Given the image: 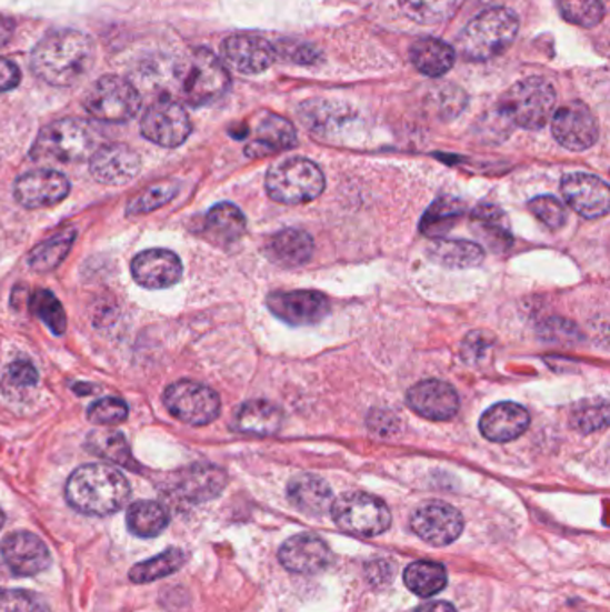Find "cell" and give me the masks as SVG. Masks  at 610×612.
<instances>
[{"label":"cell","mask_w":610,"mask_h":612,"mask_svg":"<svg viewBox=\"0 0 610 612\" xmlns=\"http://www.w3.org/2000/svg\"><path fill=\"white\" fill-rule=\"evenodd\" d=\"M96 63L92 38L74 29H61L43 38L31 52L32 74L52 87L81 83Z\"/></svg>","instance_id":"cell-1"},{"label":"cell","mask_w":610,"mask_h":612,"mask_svg":"<svg viewBox=\"0 0 610 612\" xmlns=\"http://www.w3.org/2000/svg\"><path fill=\"white\" fill-rule=\"evenodd\" d=\"M64 496L70 506L88 515H110L131 496L128 479L108 464L81 465L70 474Z\"/></svg>","instance_id":"cell-2"},{"label":"cell","mask_w":610,"mask_h":612,"mask_svg":"<svg viewBox=\"0 0 610 612\" xmlns=\"http://www.w3.org/2000/svg\"><path fill=\"white\" fill-rule=\"evenodd\" d=\"M176 81L179 96L193 108L207 107L221 99L231 84L224 63L204 47L183 56L176 67Z\"/></svg>","instance_id":"cell-3"},{"label":"cell","mask_w":610,"mask_h":612,"mask_svg":"<svg viewBox=\"0 0 610 612\" xmlns=\"http://www.w3.org/2000/svg\"><path fill=\"white\" fill-rule=\"evenodd\" d=\"M519 20L514 11L492 8L474 17L462 29L459 51L469 61H489L503 54L518 37Z\"/></svg>","instance_id":"cell-4"},{"label":"cell","mask_w":610,"mask_h":612,"mask_svg":"<svg viewBox=\"0 0 610 612\" xmlns=\"http://www.w3.org/2000/svg\"><path fill=\"white\" fill-rule=\"evenodd\" d=\"M96 143V129L87 120L61 119L40 131L29 154L37 161L74 163L93 154Z\"/></svg>","instance_id":"cell-5"},{"label":"cell","mask_w":610,"mask_h":612,"mask_svg":"<svg viewBox=\"0 0 610 612\" xmlns=\"http://www.w3.org/2000/svg\"><path fill=\"white\" fill-rule=\"evenodd\" d=\"M557 92L544 78H527L501 97L500 111L512 124L537 131L550 122L556 113Z\"/></svg>","instance_id":"cell-6"},{"label":"cell","mask_w":610,"mask_h":612,"mask_svg":"<svg viewBox=\"0 0 610 612\" xmlns=\"http://www.w3.org/2000/svg\"><path fill=\"white\" fill-rule=\"evenodd\" d=\"M324 174L307 158H287L278 161L266 175L269 198L281 204L310 203L324 190Z\"/></svg>","instance_id":"cell-7"},{"label":"cell","mask_w":610,"mask_h":612,"mask_svg":"<svg viewBox=\"0 0 610 612\" xmlns=\"http://www.w3.org/2000/svg\"><path fill=\"white\" fill-rule=\"evenodd\" d=\"M83 107L93 119L110 124H122L137 117L142 108V96L128 79L120 76H102L88 88Z\"/></svg>","instance_id":"cell-8"},{"label":"cell","mask_w":610,"mask_h":612,"mask_svg":"<svg viewBox=\"0 0 610 612\" xmlns=\"http://www.w3.org/2000/svg\"><path fill=\"white\" fill-rule=\"evenodd\" d=\"M331 515L339 529L360 538H377L392 523L389 506L368 493H346L331 505Z\"/></svg>","instance_id":"cell-9"},{"label":"cell","mask_w":610,"mask_h":612,"mask_svg":"<svg viewBox=\"0 0 610 612\" xmlns=\"http://www.w3.org/2000/svg\"><path fill=\"white\" fill-rule=\"evenodd\" d=\"M163 403L170 414L190 427H204L221 414V398L213 389L192 380L167 387Z\"/></svg>","instance_id":"cell-10"},{"label":"cell","mask_w":610,"mask_h":612,"mask_svg":"<svg viewBox=\"0 0 610 612\" xmlns=\"http://www.w3.org/2000/svg\"><path fill=\"white\" fill-rule=\"evenodd\" d=\"M142 134L161 148L174 149L187 142L192 133L189 113L174 99H158L143 113Z\"/></svg>","instance_id":"cell-11"},{"label":"cell","mask_w":610,"mask_h":612,"mask_svg":"<svg viewBox=\"0 0 610 612\" xmlns=\"http://www.w3.org/2000/svg\"><path fill=\"white\" fill-rule=\"evenodd\" d=\"M410 529L413 534L433 546H448L462 534L463 518L448 503H422L410 518Z\"/></svg>","instance_id":"cell-12"},{"label":"cell","mask_w":610,"mask_h":612,"mask_svg":"<svg viewBox=\"0 0 610 612\" xmlns=\"http://www.w3.org/2000/svg\"><path fill=\"white\" fill-rule=\"evenodd\" d=\"M266 303L276 318L294 327L317 324L330 313V300L316 290H278L267 295Z\"/></svg>","instance_id":"cell-13"},{"label":"cell","mask_w":610,"mask_h":612,"mask_svg":"<svg viewBox=\"0 0 610 612\" xmlns=\"http://www.w3.org/2000/svg\"><path fill=\"white\" fill-rule=\"evenodd\" d=\"M551 133L569 151H586L598 140V122L583 102H569L551 117Z\"/></svg>","instance_id":"cell-14"},{"label":"cell","mask_w":610,"mask_h":612,"mask_svg":"<svg viewBox=\"0 0 610 612\" xmlns=\"http://www.w3.org/2000/svg\"><path fill=\"white\" fill-rule=\"evenodd\" d=\"M70 181L61 172L52 169H38L20 175L14 183V199L23 208L54 207L67 199Z\"/></svg>","instance_id":"cell-15"},{"label":"cell","mask_w":610,"mask_h":612,"mask_svg":"<svg viewBox=\"0 0 610 612\" xmlns=\"http://www.w3.org/2000/svg\"><path fill=\"white\" fill-rule=\"evenodd\" d=\"M560 190L566 203L586 219H600L609 213V184L598 175L582 174V172L564 175Z\"/></svg>","instance_id":"cell-16"},{"label":"cell","mask_w":610,"mask_h":612,"mask_svg":"<svg viewBox=\"0 0 610 612\" xmlns=\"http://www.w3.org/2000/svg\"><path fill=\"white\" fill-rule=\"evenodd\" d=\"M142 169V160L138 152L126 143L102 146L90 158V172L99 183L108 187L128 184L137 178Z\"/></svg>","instance_id":"cell-17"},{"label":"cell","mask_w":610,"mask_h":612,"mask_svg":"<svg viewBox=\"0 0 610 612\" xmlns=\"http://www.w3.org/2000/svg\"><path fill=\"white\" fill-rule=\"evenodd\" d=\"M0 553L14 575L32 576L51 566V552L42 539L31 532H14L4 539Z\"/></svg>","instance_id":"cell-18"},{"label":"cell","mask_w":610,"mask_h":612,"mask_svg":"<svg viewBox=\"0 0 610 612\" xmlns=\"http://www.w3.org/2000/svg\"><path fill=\"white\" fill-rule=\"evenodd\" d=\"M284 570L299 575H316L333 562V552L324 539L313 534H298L287 539L280 548Z\"/></svg>","instance_id":"cell-19"},{"label":"cell","mask_w":610,"mask_h":612,"mask_svg":"<svg viewBox=\"0 0 610 612\" xmlns=\"http://www.w3.org/2000/svg\"><path fill=\"white\" fill-rule=\"evenodd\" d=\"M222 58L240 74H262L278 60L276 47L254 34H234L222 43Z\"/></svg>","instance_id":"cell-20"},{"label":"cell","mask_w":610,"mask_h":612,"mask_svg":"<svg viewBox=\"0 0 610 612\" xmlns=\"http://www.w3.org/2000/svg\"><path fill=\"white\" fill-rule=\"evenodd\" d=\"M131 274L138 285L146 289H169L183 277V263L174 251L148 249L133 258Z\"/></svg>","instance_id":"cell-21"},{"label":"cell","mask_w":610,"mask_h":612,"mask_svg":"<svg viewBox=\"0 0 610 612\" xmlns=\"http://www.w3.org/2000/svg\"><path fill=\"white\" fill-rule=\"evenodd\" d=\"M407 403L416 414L430 421H450L459 412V394L450 383L422 380L407 394Z\"/></svg>","instance_id":"cell-22"},{"label":"cell","mask_w":610,"mask_h":612,"mask_svg":"<svg viewBox=\"0 0 610 612\" xmlns=\"http://www.w3.org/2000/svg\"><path fill=\"white\" fill-rule=\"evenodd\" d=\"M530 427V414L518 403H496L480 419V432L487 441L510 442L521 438Z\"/></svg>","instance_id":"cell-23"},{"label":"cell","mask_w":610,"mask_h":612,"mask_svg":"<svg viewBox=\"0 0 610 612\" xmlns=\"http://www.w3.org/2000/svg\"><path fill=\"white\" fill-rule=\"evenodd\" d=\"M298 143L294 126L283 117L266 113L258 120L253 139L246 146V154L262 158L274 152L289 151Z\"/></svg>","instance_id":"cell-24"},{"label":"cell","mask_w":610,"mask_h":612,"mask_svg":"<svg viewBox=\"0 0 610 612\" xmlns=\"http://www.w3.org/2000/svg\"><path fill=\"white\" fill-rule=\"evenodd\" d=\"M228 483L224 471L217 465L196 464L181 471L176 479V491L189 502L201 503L213 500L222 493Z\"/></svg>","instance_id":"cell-25"},{"label":"cell","mask_w":610,"mask_h":612,"mask_svg":"<svg viewBox=\"0 0 610 612\" xmlns=\"http://www.w3.org/2000/svg\"><path fill=\"white\" fill-rule=\"evenodd\" d=\"M266 254L272 263L281 268H299L312 258L313 239L299 228L278 231L267 240Z\"/></svg>","instance_id":"cell-26"},{"label":"cell","mask_w":610,"mask_h":612,"mask_svg":"<svg viewBox=\"0 0 610 612\" xmlns=\"http://www.w3.org/2000/svg\"><path fill=\"white\" fill-rule=\"evenodd\" d=\"M246 215L231 203L216 204L202 219L201 235L219 248H230L246 233Z\"/></svg>","instance_id":"cell-27"},{"label":"cell","mask_w":610,"mask_h":612,"mask_svg":"<svg viewBox=\"0 0 610 612\" xmlns=\"http://www.w3.org/2000/svg\"><path fill=\"white\" fill-rule=\"evenodd\" d=\"M287 493L290 503L307 515L327 514L336 502L330 485L316 474H299L290 480Z\"/></svg>","instance_id":"cell-28"},{"label":"cell","mask_w":610,"mask_h":612,"mask_svg":"<svg viewBox=\"0 0 610 612\" xmlns=\"http://www.w3.org/2000/svg\"><path fill=\"white\" fill-rule=\"evenodd\" d=\"M283 424V412L280 407L267 400H251L243 403L233 418V429L248 435H274Z\"/></svg>","instance_id":"cell-29"},{"label":"cell","mask_w":610,"mask_h":612,"mask_svg":"<svg viewBox=\"0 0 610 612\" xmlns=\"http://www.w3.org/2000/svg\"><path fill=\"white\" fill-rule=\"evenodd\" d=\"M410 61L421 74L439 78L453 67V47L439 38H421L410 47Z\"/></svg>","instance_id":"cell-30"},{"label":"cell","mask_w":610,"mask_h":612,"mask_svg":"<svg viewBox=\"0 0 610 612\" xmlns=\"http://www.w3.org/2000/svg\"><path fill=\"white\" fill-rule=\"evenodd\" d=\"M428 257L444 268H477L483 262L486 253L480 245L469 240H436L428 248Z\"/></svg>","instance_id":"cell-31"},{"label":"cell","mask_w":610,"mask_h":612,"mask_svg":"<svg viewBox=\"0 0 610 612\" xmlns=\"http://www.w3.org/2000/svg\"><path fill=\"white\" fill-rule=\"evenodd\" d=\"M126 521L137 538H157L169 526L170 514L161 503L142 500L129 506Z\"/></svg>","instance_id":"cell-32"},{"label":"cell","mask_w":610,"mask_h":612,"mask_svg":"<svg viewBox=\"0 0 610 612\" xmlns=\"http://www.w3.org/2000/svg\"><path fill=\"white\" fill-rule=\"evenodd\" d=\"M404 585L421 599H432L448 584L446 568L439 562L418 561L407 566L403 573Z\"/></svg>","instance_id":"cell-33"},{"label":"cell","mask_w":610,"mask_h":612,"mask_svg":"<svg viewBox=\"0 0 610 612\" xmlns=\"http://www.w3.org/2000/svg\"><path fill=\"white\" fill-rule=\"evenodd\" d=\"M187 553L179 548H169L166 552L160 553L157 558L149 561L140 562L137 566L129 571V580L134 584H149L154 580L166 579V576L174 575L176 571L187 564Z\"/></svg>","instance_id":"cell-34"},{"label":"cell","mask_w":610,"mask_h":612,"mask_svg":"<svg viewBox=\"0 0 610 612\" xmlns=\"http://www.w3.org/2000/svg\"><path fill=\"white\" fill-rule=\"evenodd\" d=\"M87 448L92 451L93 455L102 457L104 461L124 465L129 470L137 468L131 448H129L128 441L120 432L96 430V432L88 435Z\"/></svg>","instance_id":"cell-35"},{"label":"cell","mask_w":610,"mask_h":612,"mask_svg":"<svg viewBox=\"0 0 610 612\" xmlns=\"http://www.w3.org/2000/svg\"><path fill=\"white\" fill-rule=\"evenodd\" d=\"M76 242V230L61 231L58 235L51 237L42 244L32 249L28 257L29 268L34 272L54 271Z\"/></svg>","instance_id":"cell-36"},{"label":"cell","mask_w":610,"mask_h":612,"mask_svg":"<svg viewBox=\"0 0 610 612\" xmlns=\"http://www.w3.org/2000/svg\"><path fill=\"white\" fill-rule=\"evenodd\" d=\"M463 213L466 208L457 199H439L422 215L421 231L428 237L446 235Z\"/></svg>","instance_id":"cell-37"},{"label":"cell","mask_w":610,"mask_h":612,"mask_svg":"<svg viewBox=\"0 0 610 612\" xmlns=\"http://www.w3.org/2000/svg\"><path fill=\"white\" fill-rule=\"evenodd\" d=\"M463 0H400V8L418 23H439L451 19Z\"/></svg>","instance_id":"cell-38"},{"label":"cell","mask_w":610,"mask_h":612,"mask_svg":"<svg viewBox=\"0 0 610 612\" xmlns=\"http://www.w3.org/2000/svg\"><path fill=\"white\" fill-rule=\"evenodd\" d=\"M609 424V403L603 398L580 401L571 412V427L582 433L598 432Z\"/></svg>","instance_id":"cell-39"},{"label":"cell","mask_w":610,"mask_h":612,"mask_svg":"<svg viewBox=\"0 0 610 612\" xmlns=\"http://www.w3.org/2000/svg\"><path fill=\"white\" fill-rule=\"evenodd\" d=\"M32 313L46 322L47 328L54 335H63L67 330V315L60 301L52 294L51 290L38 289L29 300Z\"/></svg>","instance_id":"cell-40"},{"label":"cell","mask_w":610,"mask_h":612,"mask_svg":"<svg viewBox=\"0 0 610 612\" xmlns=\"http://www.w3.org/2000/svg\"><path fill=\"white\" fill-rule=\"evenodd\" d=\"M560 14L579 28H594L606 17L601 0H559Z\"/></svg>","instance_id":"cell-41"},{"label":"cell","mask_w":610,"mask_h":612,"mask_svg":"<svg viewBox=\"0 0 610 612\" xmlns=\"http://www.w3.org/2000/svg\"><path fill=\"white\" fill-rule=\"evenodd\" d=\"M176 190H178V184L170 183V181L152 184L128 204V215H143V213H151L158 208L166 207L174 199Z\"/></svg>","instance_id":"cell-42"},{"label":"cell","mask_w":610,"mask_h":612,"mask_svg":"<svg viewBox=\"0 0 610 612\" xmlns=\"http://www.w3.org/2000/svg\"><path fill=\"white\" fill-rule=\"evenodd\" d=\"M0 612H51L42 594L26 590L0 591Z\"/></svg>","instance_id":"cell-43"},{"label":"cell","mask_w":610,"mask_h":612,"mask_svg":"<svg viewBox=\"0 0 610 612\" xmlns=\"http://www.w3.org/2000/svg\"><path fill=\"white\" fill-rule=\"evenodd\" d=\"M528 208L550 230H560L566 224V221H568L564 204L560 203L559 199L553 198V195L533 198L528 203Z\"/></svg>","instance_id":"cell-44"},{"label":"cell","mask_w":610,"mask_h":612,"mask_svg":"<svg viewBox=\"0 0 610 612\" xmlns=\"http://www.w3.org/2000/svg\"><path fill=\"white\" fill-rule=\"evenodd\" d=\"M474 222L482 228L487 239H496V242H503V244H510L512 237H510L509 228H507V219L501 212L500 208L496 207H478L473 213Z\"/></svg>","instance_id":"cell-45"},{"label":"cell","mask_w":610,"mask_h":612,"mask_svg":"<svg viewBox=\"0 0 610 612\" xmlns=\"http://www.w3.org/2000/svg\"><path fill=\"white\" fill-rule=\"evenodd\" d=\"M128 403L120 398H102L88 409L87 418L93 424H120L128 419Z\"/></svg>","instance_id":"cell-46"},{"label":"cell","mask_w":610,"mask_h":612,"mask_svg":"<svg viewBox=\"0 0 610 612\" xmlns=\"http://www.w3.org/2000/svg\"><path fill=\"white\" fill-rule=\"evenodd\" d=\"M6 383L13 389H32L38 383V371L29 360H17L6 369Z\"/></svg>","instance_id":"cell-47"},{"label":"cell","mask_w":610,"mask_h":612,"mask_svg":"<svg viewBox=\"0 0 610 612\" xmlns=\"http://www.w3.org/2000/svg\"><path fill=\"white\" fill-rule=\"evenodd\" d=\"M276 56L284 60L292 61V63L310 64L317 60V52L312 46H304V43L284 42L283 49H276Z\"/></svg>","instance_id":"cell-48"},{"label":"cell","mask_w":610,"mask_h":612,"mask_svg":"<svg viewBox=\"0 0 610 612\" xmlns=\"http://www.w3.org/2000/svg\"><path fill=\"white\" fill-rule=\"evenodd\" d=\"M20 79H22V74H20L19 67L13 61L0 58V92H10L13 88L19 87Z\"/></svg>","instance_id":"cell-49"},{"label":"cell","mask_w":610,"mask_h":612,"mask_svg":"<svg viewBox=\"0 0 610 612\" xmlns=\"http://www.w3.org/2000/svg\"><path fill=\"white\" fill-rule=\"evenodd\" d=\"M413 612H457L453 605L448 602H428L419 605Z\"/></svg>","instance_id":"cell-50"},{"label":"cell","mask_w":610,"mask_h":612,"mask_svg":"<svg viewBox=\"0 0 610 612\" xmlns=\"http://www.w3.org/2000/svg\"><path fill=\"white\" fill-rule=\"evenodd\" d=\"M14 23L10 19H4L0 17V47L6 46L10 42L11 37H13Z\"/></svg>","instance_id":"cell-51"},{"label":"cell","mask_w":610,"mask_h":612,"mask_svg":"<svg viewBox=\"0 0 610 612\" xmlns=\"http://www.w3.org/2000/svg\"><path fill=\"white\" fill-rule=\"evenodd\" d=\"M6 515L4 512L0 511V529L4 526Z\"/></svg>","instance_id":"cell-52"}]
</instances>
